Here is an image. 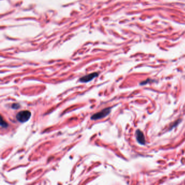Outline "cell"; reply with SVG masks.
<instances>
[{"instance_id": "1", "label": "cell", "mask_w": 185, "mask_h": 185, "mask_svg": "<svg viewBox=\"0 0 185 185\" xmlns=\"http://www.w3.org/2000/svg\"><path fill=\"white\" fill-rule=\"evenodd\" d=\"M31 112L28 110H23L18 112L16 119L20 123H25L31 118Z\"/></svg>"}, {"instance_id": "2", "label": "cell", "mask_w": 185, "mask_h": 185, "mask_svg": "<svg viewBox=\"0 0 185 185\" xmlns=\"http://www.w3.org/2000/svg\"><path fill=\"white\" fill-rule=\"evenodd\" d=\"M111 108H107L101 111L97 112L92 116L91 117V119L92 120H98V119H101L106 117L109 115L111 112Z\"/></svg>"}, {"instance_id": "3", "label": "cell", "mask_w": 185, "mask_h": 185, "mask_svg": "<svg viewBox=\"0 0 185 185\" xmlns=\"http://www.w3.org/2000/svg\"><path fill=\"white\" fill-rule=\"evenodd\" d=\"M99 73L97 72H93L92 73H90L88 75H84L83 77H81L79 80V81L81 83H88L89 82L92 80L96 77H97Z\"/></svg>"}, {"instance_id": "4", "label": "cell", "mask_w": 185, "mask_h": 185, "mask_svg": "<svg viewBox=\"0 0 185 185\" xmlns=\"http://www.w3.org/2000/svg\"><path fill=\"white\" fill-rule=\"evenodd\" d=\"M136 140L138 143L141 144L142 145H145V138L143 132L140 130L138 129L136 132Z\"/></svg>"}, {"instance_id": "5", "label": "cell", "mask_w": 185, "mask_h": 185, "mask_svg": "<svg viewBox=\"0 0 185 185\" xmlns=\"http://www.w3.org/2000/svg\"><path fill=\"white\" fill-rule=\"evenodd\" d=\"M1 125L2 128H6L8 127V124L3 119V117L1 116Z\"/></svg>"}, {"instance_id": "6", "label": "cell", "mask_w": 185, "mask_h": 185, "mask_svg": "<svg viewBox=\"0 0 185 185\" xmlns=\"http://www.w3.org/2000/svg\"><path fill=\"white\" fill-rule=\"evenodd\" d=\"M20 108V105L18 103H14L12 105V108L13 109H18Z\"/></svg>"}]
</instances>
